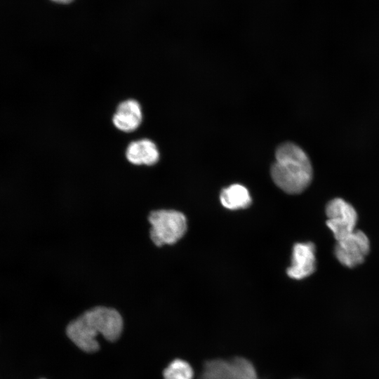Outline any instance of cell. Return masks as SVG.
<instances>
[{
  "label": "cell",
  "instance_id": "obj_9",
  "mask_svg": "<svg viewBox=\"0 0 379 379\" xmlns=\"http://www.w3.org/2000/svg\"><path fill=\"white\" fill-rule=\"evenodd\" d=\"M69 338L81 350L94 352L98 350L100 345L98 335L94 333L81 317L72 321L66 328Z\"/></svg>",
  "mask_w": 379,
  "mask_h": 379
},
{
  "label": "cell",
  "instance_id": "obj_12",
  "mask_svg": "<svg viewBox=\"0 0 379 379\" xmlns=\"http://www.w3.org/2000/svg\"><path fill=\"white\" fill-rule=\"evenodd\" d=\"M193 370L188 362L175 359L164 369V379H192Z\"/></svg>",
  "mask_w": 379,
  "mask_h": 379
},
{
  "label": "cell",
  "instance_id": "obj_5",
  "mask_svg": "<svg viewBox=\"0 0 379 379\" xmlns=\"http://www.w3.org/2000/svg\"><path fill=\"white\" fill-rule=\"evenodd\" d=\"M326 225L336 241L355 230L357 213L354 208L341 198L331 200L326 206Z\"/></svg>",
  "mask_w": 379,
  "mask_h": 379
},
{
  "label": "cell",
  "instance_id": "obj_3",
  "mask_svg": "<svg viewBox=\"0 0 379 379\" xmlns=\"http://www.w3.org/2000/svg\"><path fill=\"white\" fill-rule=\"evenodd\" d=\"M81 317L97 335H102L107 340L115 341L121 335L124 321L120 313L114 308L96 306Z\"/></svg>",
  "mask_w": 379,
  "mask_h": 379
},
{
  "label": "cell",
  "instance_id": "obj_2",
  "mask_svg": "<svg viewBox=\"0 0 379 379\" xmlns=\"http://www.w3.org/2000/svg\"><path fill=\"white\" fill-rule=\"evenodd\" d=\"M149 238L157 247L172 245L186 233L187 228L185 215L176 210L159 209L149 213Z\"/></svg>",
  "mask_w": 379,
  "mask_h": 379
},
{
  "label": "cell",
  "instance_id": "obj_8",
  "mask_svg": "<svg viewBox=\"0 0 379 379\" xmlns=\"http://www.w3.org/2000/svg\"><path fill=\"white\" fill-rule=\"evenodd\" d=\"M142 121L141 106L133 99H128L119 103L112 117L114 126L119 131L126 133L136 130Z\"/></svg>",
  "mask_w": 379,
  "mask_h": 379
},
{
  "label": "cell",
  "instance_id": "obj_13",
  "mask_svg": "<svg viewBox=\"0 0 379 379\" xmlns=\"http://www.w3.org/2000/svg\"><path fill=\"white\" fill-rule=\"evenodd\" d=\"M53 2L61 4H68L72 3L74 0H51Z\"/></svg>",
  "mask_w": 379,
  "mask_h": 379
},
{
  "label": "cell",
  "instance_id": "obj_7",
  "mask_svg": "<svg viewBox=\"0 0 379 379\" xmlns=\"http://www.w3.org/2000/svg\"><path fill=\"white\" fill-rule=\"evenodd\" d=\"M315 246L312 242L295 244L293 248L291 265L287 274L292 279H302L316 270Z\"/></svg>",
  "mask_w": 379,
  "mask_h": 379
},
{
  "label": "cell",
  "instance_id": "obj_1",
  "mask_svg": "<svg viewBox=\"0 0 379 379\" xmlns=\"http://www.w3.org/2000/svg\"><path fill=\"white\" fill-rule=\"evenodd\" d=\"M271 168L274 182L288 194L303 192L310 184L312 168L306 153L298 145L287 142L280 145Z\"/></svg>",
  "mask_w": 379,
  "mask_h": 379
},
{
  "label": "cell",
  "instance_id": "obj_10",
  "mask_svg": "<svg viewBox=\"0 0 379 379\" xmlns=\"http://www.w3.org/2000/svg\"><path fill=\"white\" fill-rule=\"evenodd\" d=\"M126 157L134 165L153 166L159 160V152L153 141L145 138L131 142Z\"/></svg>",
  "mask_w": 379,
  "mask_h": 379
},
{
  "label": "cell",
  "instance_id": "obj_6",
  "mask_svg": "<svg viewBox=\"0 0 379 379\" xmlns=\"http://www.w3.org/2000/svg\"><path fill=\"white\" fill-rule=\"evenodd\" d=\"M370 251L368 237L361 230H355L351 234L336 241L334 254L343 266L353 268L364 262Z\"/></svg>",
  "mask_w": 379,
  "mask_h": 379
},
{
  "label": "cell",
  "instance_id": "obj_4",
  "mask_svg": "<svg viewBox=\"0 0 379 379\" xmlns=\"http://www.w3.org/2000/svg\"><path fill=\"white\" fill-rule=\"evenodd\" d=\"M199 379H258L253 364L243 357L205 363Z\"/></svg>",
  "mask_w": 379,
  "mask_h": 379
},
{
  "label": "cell",
  "instance_id": "obj_11",
  "mask_svg": "<svg viewBox=\"0 0 379 379\" xmlns=\"http://www.w3.org/2000/svg\"><path fill=\"white\" fill-rule=\"evenodd\" d=\"M220 200L224 207L230 210L246 208L251 204L249 192L239 184H234L223 189Z\"/></svg>",
  "mask_w": 379,
  "mask_h": 379
}]
</instances>
